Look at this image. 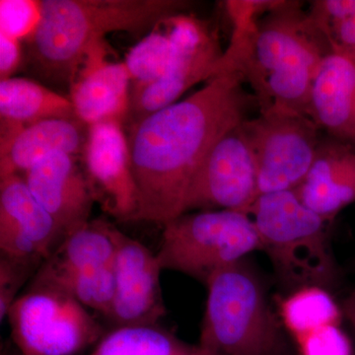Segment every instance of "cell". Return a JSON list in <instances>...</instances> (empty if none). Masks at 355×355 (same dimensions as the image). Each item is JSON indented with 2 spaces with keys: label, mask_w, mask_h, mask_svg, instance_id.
Masks as SVG:
<instances>
[{
  "label": "cell",
  "mask_w": 355,
  "mask_h": 355,
  "mask_svg": "<svg viewBox=\"0 0 355 355\" xmlns=\"http://www.w3.org/2000/svg\"><path fill=\"white\" fill-rule=\"evenodd\" d=\"M301 355H352L349 336L340 324H329L296 338Z\"/></svg>",
  "instance_id": "4316f807"
},
{
  "label": "cell",
  "mask_w": 355,
  "mask_h": 355,
  "mask_svg": "<svg viewBox=\"0 0 355 355\" xmlns=\"http://www.w3.org/2000/svg\"><path fill=\"white\" fill-rule=\"evenodd\" d=\"M37 263L12 260L2 256L0 259V320L3 321L11 306L15 302L17 292L29 275L30 268Z\"/></svg>",
  "instance_id": "83f0119b"
},
{
  "label": "cell",
  "mask_w": 355,
  "mask_h": 355,
  "mask_svg": "<svg viewBox=\"0 0 355 355\" xmlns=\"http://www.w3.org/2000/svg\"><path fill=\"white\" fill-rule=\"evenodd\" d=\"M106 42L93 49L69 85V99L77 118L88 127L128 121L130 78L125 62L108 60Z\"/></svg>",
  "instance_id": "5bb4252c"
},
{
  "label": "cell",
  "mask_w": 355,
  "mask_h": 355,
  "mask_svg": "<svg viewBox=\"0 0 355 355\" xmlns=\"http://www.w3.org/2000/svg\"><path fill=\"white\" fill-rule=\"evenodd\" d=\"M279 314L296 340L324 326L340 324L343 310L327 288L306 286L279 301Z\"/></svg>",
  "instance_id": "7402d4cb"
},
{
  "label": "cell",
  "mask_w": 355,
  "mask_h": 355,
  "mask_svg": "<svg viewBox=\"0 0 355 355\" xmlns=\"http://www.w3.org/2000/svg\"><path fill=\"white\" fill-rule=\"evenodd\" d=\"M41 20V1L35 0H1L0 33L27 42Z\"/></svg>",
  "instance_id": "484cf974"
},
{
  "label": "cell",
  "mask_w": 355,
  "mask_h": 355,
  "mask_svg": "<svg viewBox=\"0 0 355 355\" xmlns=\"http://www.w3.org/2000/svg\"><path fill=\"white\" fill-rule=\"evenodd\" d=\"M294 191L306 207L331 220L355 202V153L338 142H320L309 171Z\"/></svg>",
  "instance_id": "e0dca14e"
},
{
  "label": "cell",
  "mask_w": 355,
  "mask_h": 355,
  "mask_svg": "<svg viewBox=\"0 0 355 355\" xmlns=\"http://www.w3.org/2000/svg\"><path fill=\"white\" fill-rule=\"evenodd\" d=\"M0 227L29 238L46 260L64 239L62 229L32 195L21 175L0 178Z\"/></svg>",
  "instance_id": "d6986e66"
},
{
  "label": "cell",
  "mask_w": 355,
  "mask_h": 355,
  "mask_svg": "<svg viewBox=\"0 0 355 355\" xmlns=\"http://www.w3.org/2000/svg\"><path fill=\"white\" fill-rule=\"evenodd\" d=\"M241 74H219L197 92L130 125L137 209L132 221L164 224L184 214L191 181L210 149L245 121Z\"/></svg>",
  "instance_id": "6da1fadb"
},
{
  "label": "cell",
  "mask_w": 355,
  "mask_h": 355,
  "mask_svg": "<svg viewBox=\"0 0 355 355\" xmlns=\"http://www.w3.org/2000/svg\"><path fill=\"white\" fill-rule=\"evenodd\" d=\"M280 279L292 288L321 286L336 280V266L329 241L328 219L300 202L294 191L257 198L246 212Z\"/></svg>",
  "instance_id": "277c9868"
},
{
  "label": "cell",
  "mask_w": 355,
  "mask_h": 355,
  "mask_svg": "<svg viewBox=\"0 0 355 355\" xmlns=\"http://www.w3.org/2000/svg\"><path fill=\"white\" fill-rule=\"evenodd\" d=\"M228 13L234 32L216 76L241 74L254 89L261 112L282 110L308 116L311 86L329 53L308 12L298 2L275 1L260 21L251 6L233 7Z\"/></svg>",
  "instance_id": "7a4b0ae2"
},
{
  "label": "cell",
  "mask_w": 355,
  "mask_h": 355,
  "mask_svg": "<svg viewBox=\"0 0 355 355\" xmlns=\"http://www.w3.org/2000/svg\"><path fill=\"white\" fill-rule=\"evenodd\" d=\"M35 280L57 287L84 307L106 316L114 291V265L89 270H55L41 266Z\"/></svg>",
  "instance_id": "603a6c76"
},
{
  "label": "cell",
  "mask_w": 355,
  "mask_h": 355,
  "mask_svg": "<svg viewBox=\"0 0 355 355\" xmlns=\"http://www.w3.org/2000/svg\"><path fill=\"white\" fill-rule=\"evenodd\" d=\"M76 118L70 99L36 81L15 76L0 81V137L40 121Z\"/></svg>",
  "instance_id": "ac0fdd59"
},
{
  "label": "cell",
  "mask_w": 355,
  "mask_h": 355,
  "mask_svg": "<svg viewBox=\"0 0 355 355\" xmlns=\"http://www.w3.org/2000/svg\"><path fill=\"white\" fill-rule=\"evenodd\" d=\"M242 123L210 149L191 181L184 214L197 209L247 212L259 197L256 160Z\"/></svg>",
  "instance_id": "30bf717a"
},
{
  "label": "cell",
  "mask_w": 355,
  "mask_h": 355,
  "mask_svg": "<svg viewBox=\"0 0 355 355\" xmlns=\"http://www.w3.org/2000/svg\"><path fill=\"white\" fill-rule=\"evenodd\" d=\"M7 318L21 355H74L102 335L87 308L57 287L35 279Z\"/></svg>",
  "instance_id": "52a82bcc"
},
{
  "label": "cell",
  "mask_w": 355,
  "mask_h": 355,
  "mask_svg": "<svg viewBox=\"0 0 355 355\" xmlns=\"http://www.w3.org/2000/svg\"><path fill=\"white\" fill-rule=\"evenodd\" d=\"M308 15L329 51L355 60V0H317Z\"/></svg>",
  "instance_id": "d4e9b609"
},
{
  "label": "cell",
  "mask_w": 355,
  "mask_h": 355,
  "mask_svg": "<svg viewBox=\"0 0 355 355\" xmlns=\"http://www.w3.org/2000/svg\"><path fill=\"white\" fill-rule=\"evenodd\" d=\"M187 6L179 0H42L41 20L27 41L28 62L42 78L69 87L107 34H141Z\"/></svg>",
  "instance_id": "3957f363"
},
{
  "label": "cell",
  "mask_w": 355,
  "mask_h": 355,
  "mask_svg": "<svg viewBox=\"0 0 355 355\" xmlns=\"http://www.w3.org/2000/svg\"><path fill=\"white\" fill-rule=\"evenodd\" d=\"M172 16L158 22L153 31L128 51L123 62L130 74V91L157 80L169 67L175 51Z\"/></svg>",
  "instance_id": "cb8c5ba5"
},
{
  "label": "cell",
  "mask_w": 355,
  "mask_h": 355,
  "mask_svg": "<svg viewBox=\"0 0 355 355\" xmlns=\"http://www.w3.org/2000/svg\"><path fill=\"white\" fill-rule=\"evenodd\" d=\"M116 241L114 291L106 317L116 328L157 324L166 315L157 254L118 228Z\"/></svg>",
  "instance_id": "8fae6325"
},
{
  "label": "cell",
  "mask_w": 355,
  "mask_h": 355,
  "mask_svg": "<svg viewBox=\"0 0 355 355\" xmlns=\"http://www.w3.org/2000/svg\"><path fill=\"white\" fill-rule=\"evenodd\" d=\"M90 355H211L183 342L158 324L120 327L103 338Z\"/></svg>",
  "instance_id": "44dd1931"
},
{
  "label": "cell",
  "mask_w": 355,
  "mask_h": 355,
  "mask_svg": "<svg viewBox=\"0 0 355 355\" xmlns=\"http://www.w3.org/2000/svg\"><path fill=\"white\" fill-rule=\"evenodd\" d=\"M242 127L256 160L259 196L295 190L320 144L314 121L304 114L268 110L245 120Z\"/></svg>",
  "instance_id": "ba28073f"
},
{
  "label": "cell",
  "mask_w": 355,
  "mask_h": 355,
  "mask_svg": "<svg viewBox=\"0 0 355 355\" xmlns=\"http://www.w3.org/2000/svg\"><path fill=\"white\" fill-rule=\"evenodd\" d=\"M23 177L32 195L62 229L64 238L91 221L95 193L76 156L51 154Z\"/></svg>",
  "instance_id": "4fadbf2b"
},
{
  "label": "cell",
  "mask_w": 355,
  "mask_h": 355,
  "mask_svg": "<svg viewBox=\"0 0 355 355\" xmlns=\"http://www.w3.org/2000/svg\"><path fill=\"white\" fill-rule=\"evenodd\" d=\"M157 258L163 270L184 273L207 284L222 268L261 250L260 238L246 212L203 210L164 224Z\"/></svg>",
  "instance_id": "8992f818"
},
{
  "label": "cell",
  "mask_w": 355,
  "mask_h": 355,
  "mask_svg": "<svg viewBox=\"0 0 355 355\" xmlns=\"http://www.w3.org/2000/svg\"><path fill=\"white\" fill-rule=\"evenodd\" d=\"M88 125L79 119H51L0 137V178L23 175L51 154H83Z\"/></svg>",
  "instance_id": "2e32d148"
},
{
  "label": "cell",
  "mask_w": 355,
  "mask_h": 355,
  "mask_svg": "<svg viewBox=\"0 0 355 355\" xmlns=\"http://www.w3.org/2000/svg\"><path fill=\"white\" fill-rule=\"evenodd\" d=\"M200 347L211 355H275L279 331L263 286L249 266L222 268L207 280Z\"/></svg>",
  "instance_id": "5b68a950"
},
{
  "label": "cell",
  "mask_w": 355,
  "mask_h": 355,
  "mask_svg": "<svg viewBox=\"0 0 355 355\" xmlns=\"http://www.w3.org/2000/svg\"><path fill=\"white\" fill-rule=\"evenodd\" d=\"M171 20L174 55L160 78L130 91V125L174 104L193 85L216 76L224 51L216 32L205 21L183 12Z\"/></svg>",
  "instance_id": "9c48e42d"
},
{
  "label": "cell",
  "mask_w": 355,
  "mask_h": 355,
  "mask_svg": "<svg viewBox=\"0 0 355 355\" xmlns=\"http://www.w3.org/2000/svg\"><path fill=\"white\" fill-rule=\"evenodd\" d=\"M116 229L108 221L91 220L67 236L42 266L55 270H89L113 266Z\"/></svg>",
  "instance_id": "ffe728a7"
},
{
  "label": "cell",
  "mask_w": 355,
  "mask_h": 355,
  "mask_svg": "<svg viewBox=\"0 0 355 355\" xmlns=\"http://www.w3.org/2000/svg\"><path fill=\"white\" fill-rule=\"evenodd\" d=\"M343 314L354 327L355 331V289L345 298L342 306Z\"/></svg>",
  "instance_id": "f546056e"
},
{
  "label": "cell",
  "mask_w": 355,
  "mask_h": 355,
  "mask_svg": "<svg viewBox=\"0 0 355 355\" xmlns=\"http://www.w3.org/2000/svg\"><path fill=\"white\" fill-rule=\"evenodd\" d=\"M308 116L340 140L355 141V60L329 51L311 86Z\"/></svg>",
  "instance_id": "9a60e30c"
},
{
  "label": "cell",
  "mask_w": 355,
  "mask_h": 355,
  "mask_svg": "<svg viewBox=\"0 0 355 355\" xmlns=\"http://www.w3.org/2000/svg\"><path fill=\"white\" fill-rule=\"evenodd\" d=\"M83 155L96 202L99 200L120 220L132 221L137 209V191L123 125L102 123L89 127Z\"/></svg>",
  "instance_id": "7c38bea8"
},
{
  "label": "cell",
  "mask_w": 355,
  "mask_h": 355,
  "mask_svg": "<svg viewBox=\"0 0 355 355\" xmlns=\"http://www.w3.org/2000/svg\"><path fill=\"white\" fill-rule=\"evenodd\" d=\"M23 60L20 40L0 33V81L13 77Z\"/></svg>",
  "instance_id": "f1b7e54d"
}]
</instances>
